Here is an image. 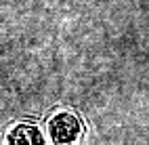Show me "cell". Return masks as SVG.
Wrapping results in <instances>:
<instances>
[{
  "instance_id": "obj_1",
  "label": "cell",
  "mask_w": 149,
  "mask_h": 145,
  "mask_svg": "<svg viewBox=\"0 0 149 145\" xmlns=\"http://www.w3.org/2000/svg\"><path fill=\"white\" fill-rule=\"evenodd\" d=\"M82 124L74 114H57L48 120V132L51 139L57 143H72L80 137Z\"/></svg>"
},
{
  "instance_id": "obj_2",
  "label": "cell",
  "mask_w": 149,
  "mask_h": 145,
  "mask_svg": "<svg viewBox=\"0 0 149 145\" xmlns=\"http://www.w3.org/2000/svg\"><path fill=\"white\" fill-rule=\"evenodd\" d=\"M44 137L34 124H19L8 135V143H42Z\"/></svg>"
}]
</instances>
